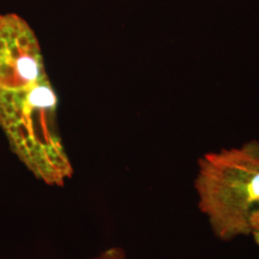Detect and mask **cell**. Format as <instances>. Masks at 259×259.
<instances>
[{"mask_svg": "<svg viewBox=\"0 0 259 259\" xmlns=\"http://www.w3.org/2000/svg\"><path fill=\"white\" fill-rule=\"evenodd\" d=\"M255 244L259 246V211H257L252 216L251 220V234Z\"/></svg>", "mask_w": 259, "mask_h": 259, "instance_id": "obj_4", "label": "cell"}, {"mask_svg": "<svg viewBox=\"0 0 259 259\" xmlns=\"http://www.w3.org/2000/svg\"><path fill=\"white\" fill-rule=\"evenodd\" d=\"M87 259H135L121 247H109Z\"/></svg>", "mask_w": 259, "mask_h": 259, "instance_id": "obj_3", "label": "cell"}, {"mask_svg": "<svg viewBox=\"0 0 259 259\" xmlns=\"http://www.w3.org/2000/svg\"><path fill=\"white\" fill-rule=\"evenodd\" d=\"M58 106L34 29L17 14H2L0 130L10 150L48 186H64L73 176L60 134Z\"/></svg>", "mask_w": 259, "mask_h": 259, "instance_id": "obj_1", "label": "cell"}, {"mask_svg": "<svg viewBox=\"0 0 259 259\" xmlns=\"http://www.w3.org/2000/svg\"><path fill=\"white\" fill-rule=\"evenodd\" d=\"M193 187L216 238L250 236L252 216L259 211V142L203 155Z\"/></svg>", "mask_w": 259, "mask_h": 259, "instance_id": "obj_2", "label": "cell"}]
</instances>
